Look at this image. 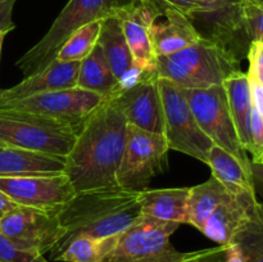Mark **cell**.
<instances>
[{
  "label": "cell",
  "mask_w": 263,
  "mask_h": 262,
  "mask_svg": "<svg viewBox=\"0 0 263 262\" xmlns=\"http://www.w3.org/2000/svg\"><path fill=\"white\" fill-rule=\"evenodd\" d=\"M79 128L68 123L17 110H0V143L63 157L73 146Z\"/></svg>",
  "instance_id": "obj_5"
},
{
  "label": "cell",
  "mask_w": 263,
  "mask_h": 262,
  "mask_svg": "<svg viewBox=\"0 0 263 262\" xmlns=\"http://www.w3.org/2000/svg\"><path fill=\"white\" fill-rule=\"evenodd\" d=\"M2 92H3V89H0V94H2Z\"/></svg>",
  "instance_id": "obj_44"
},
{
  "label": "cell",
  "mask_w": 263,
  "mask_h": 262,
  "mask_svg": "<svg viewBox=\"0 0 263 262\" xmlns=\"http://www.w3.org/2000/svg\"><path fill=\"white\" fill-rule=\"evenodd\" d=\"M184 262H225V246L189 252Z\"/></svg>",
  "instance_id": "obj_31"
},
{
  "label": "cell",
  "mask_w": 263,
  "mask_h": 262,
  "mask_svg": "<svg viewBox=\"0 0 263 262\" xmlns=\"http://www.w3.org/2000/svg\"><path fill=\"white\" fill-rule=\"evenodd\" d=\"M159 91L163 104V135L170 151L181 152L207 163L213 143L197 123L184 89L170 80L159 79Z\"/></svg>",
  "instance_id": "obj_7"
},
{
  "label": "cell",
  "mask_w": 263,
  "mask_h": 262,
  "mask_svg": "<svg viewBox=\"0 0 263 262\" xmlns=\"http://www.w3.org/2000/svg\"><path fill=\"white\" fill-rule=\"evenodd\" d=\"M0 146H5V145H4V144H2V143H0Z\"/></svg>",
  "instance_id": "obj_43"
},
{
  "label": "cell",
  "mask_w": 263,
  "mask_h": 262,
  "mask_svg": "<svg viewBox=\"0 0 263 262\" xmlns=\"http://www.w3.org/2000/svg\"><path fill=\"white\" fill-rule=\"evenodd\" d=\"M168 151L163 134L127 125L125 148L117 171L118 186L136 192L146 189L154 176L166 171Z\"/></svg>",
  "instance_id": "obj_8"
},
{
  "label": "cell",
  "mask_w": 263,
  "mask_h": 262,
  "mask_svg": "<svg viewBox=\"0 0 263 262\" xmlns=\"http://www.w3.org/2000/svg\"><path fill=\"white\" fill-rule=\"evenodd\" d=\"M257 2H259V3H261V4L263 5V0H257Z\"/></svg>",
  "instance_id": "obj_42"
},
{
  "label": "cell",
  "mask_w": 263,
  "mask_h": 262,
  "mask_svg": "<svg viewBox=\"0 0 263 262\" xmlns=\"http://www.w3.org/2000/svg\"><path fill=\"white\" fill-rule=\"evenodd\" d=\"M249 67H263V43L253 41L248 46Z\"/></svg>",
  "instance_id": "obj_35"
},
{
  "label": "cell",
  "mask_w": 263,
  "mask_h": 262,
  "mask_svg": "<svg viewBox=\"0 0 263 262\" xmlns=\"http://www.w3.org/2000/svg\"><path fill=\"white\" fill-rule=\"evenodd\" d=\"M233 241L240 247L247 262H263V202L256 203Z\"/></svg>",
  "instance_id": "obj_27"
},
{
  "label": "cell",
  "mask_w": 263,
  "mask_h": 262,
  "mask_svg": "<svg viewBox=\"0 0 263 262\" xmlns=\"http://www.w3.org/2000/svg\"><path fill=\"white\" fill-rule=\"evenodd\" d=\"M184 94L203 133L215 145L225 149L251 169V159L238 138L222 85L205 89H184Z\"/></svg>",
  "instance_id": "obj_9"
},
{
  "label": "cell",
  "mask_w": 263,
  "mask_h": 262,
  "mask_svg": "<svg viewBox=\"0 0 263 262\" xmlns=\"http://www.w3.org/2000/svg\"><path fill=\"white\" fill-rule=\"evenodd\" d=\"M15 2L17 0H0V33H8L15 28V25L12 21Z\"/></svg>",
  "instance_id": "obj_33"
},
{
  "label": "cell",
  "mask_w": 263,
  "mask_h": 262,
  "mask_svg": "<svg viewBox=\"0 0 263 262\" xmlns=\"http://www.w3.org/2000/svg\"><path fill=\"white\" fill-rule=\"evenodd\" d=\"M140 215V192L136 190L116 186L76 193L58 210L64 234L50 254L77 236L118 235Z\"/></svg>",
  "instance_id": "obj_2"
},
{
  "label": "cell",
  "mask_w": 263,
  "mask_h": 262,
  "mask_svg": "<svg viewBox=\"0 0 263 262\" xmlns=\"http://www.w3.org/2000/svg\"><path fill=\"white\" fill-rule=\"evenodd\" d=\"M249 77L258 81L259 84L263 85V67H249V71L247 72Z\"/></svg>",
  "instance_id": "obj_39"
},
{
  "label": "cell",
  "mask_w": 263,
  "mask_h": 262,
  "mask_svg": "<svg viewBox=\"0 0 263 262\" xmlns=\"http://www.w3.org/2000/svg\"><path fill=\"white\" fill-rule=\"evenodd\" d=\"M105 98L81 87L46 91L20 100L0 102V110L33 113L68 123L81 130L85 121Z\"/></svg>",
  "instance_id": "obj_10"
},
{
  "label": "cell",
  "mask_w": 263,
  "mask_h": 262,
  "mask_svg": "<svg viewBox=\"0 0 263 262\" xmlns=\"http://www.w3.org/2000/svg\"><path fill=\"white\" fill-rule=\"evenodd\" d=\"M127 125L113 97L105 98L85 121L66 157L64 174L74 192L118 186Z\"/></svg>",
  "instance_id": "obj_1"
},
{
  "label": "cell",
  "mask_w": 263,
  "mask_h": 262,
  "mask_svg": "<svg viewBox=\"0 0 263 262\" xmlns=\"http://www.w3.org/2000/svg\"><path fill=\"white\" fill-rule=\"evenodd\" d=\"M238 33L243 32L249 40L263 43V5L257 0H240L236 9Z\"/></svg>",
  "instance_id": "obj_29"
},
{
  "label": "cell",
  "mask_w": 263,
  "mask_h": 262,
  "mask_svg": "<svg viewBox=\"0 0 263 262\" xmlns=\"http://www.w3.org/2000/svg\"><path fill=\"white\" fill-rule=\"evenodd\" d=\"M249 86H251L252 104H253L254 109L263 117V85L259 84L254 79H252V77H249Z\"/></svg>",
  "instance_id": "obj_34"
},
{
  "label": "cell",
  "mask_w": 263,
  "mask_h": 262,
  "mask_svg": "<svg viewBox=\"0 0 263 262\" xmlns=\"http://www.w3.org/2000/svg\"><path fill=\"white\" fill-rule=\"evenodd\" d=\"M17 203L13 202L5 193H3L2 190H0V218H2L5 213L9 212L10 210L17 207Z\"/></svg>",
  "instance_id": "obj_38"
},
{
  "label": "cell",
  "mask_w": 263,
  "mask_h": 262,
  "mask_svg": "<svg viewBox=\"0 0 263 262\" xmlns=\"http://www.w3.org/2000/svg\"><path fill=\"white\" fill-rule=\"evenodd\" d=\"M240 71L238 54L217 39L202 36L177 53L157 58V74L182 89H205L222 85Z\"/></svg>",
  "instance_id": "obj_3"
},
{
  "label": "cell",
  "mask_w": 263,
  "mask_h": 262,
  "mask_svg": "<svg viewBox=\"0 0 263 262\" xmlns=\"http://www.w3.org/2000/svg\"><path fill=\"white\" fill-rule=\"evenodd\" d=\"M8 33H5V32H2L0 33V57H2V50H3V43H4V39H5V36H7Z\"/></svg>",
  "instance_id": "obj_40"
},
{
  "label": "cell",
  "mask_w": 263,
  "mask_h": 262,
  "mask_svg": "<svg viewBox=\"0 0 263 262\" xmlns=\"http://www.w3.org/2000/svg\"><path fill=\"white\" fill-rule=\"evenodd\" d=\"M189 190L190 188L140 190L141 213L180 225L189 223Z\"/></svg>",
  "instance_id": "obj_21"
},
{
  "label": "cell",
  "mask_w": 263,
  "mask_h": 262,
  "mask_svg": "<svg viewBox=\"0 0 263 262\" xmlns=\"http://www.w3.org/2000/svg\"><path fill=\"white\" fill-rule=\"evenodd\" d=\"M154 2L163 9L164 8H171V9L177 10V12L189 17L190 20L194 18L198 7L197 0H154Z\"/></svg>",
  "instance_id": "obj_32"
},
{
  "label": "cell",
  "mask_w": 263,
  "mask_h": 262,
  "mask_svg": "<svg viewBox=\"0 0 263 262\" xmlns=\"http://www.w3.org/2000/svg\"><path fill=\"white\" fill-rule=\"evenodd\" d=\"M222 86L228 97L231 117H233L241 146L247 153H251V117L253 104H252L248 74L240 69L229 76L222 82Z\"/></svg>",
  "instance_id": "obj_20"
},
{
  "label": "cell",
  "mask_w": 263,
  "mask_h": 262,
  "mask_svg": "<svg viewBox=\"0 0 263 262\" xmlns=\"http://www.w3.org/2000/svg\"><path fill=\"white\" fill-rule=\"evenodd\" d=\"M0 262H50L43 254L18 248L0 234Z\"/></svg>",
  "instance_id": "obj_30"
},
{
  "label": "cell",
  "mask_w": 263,
  "mask_h": 262,
  "mask_svg": "<svg viewBox=\"0 0 263 262\" xmlns=\"http://www.w3.org/2000/svg\"><path fill=\"white\" fill-rule=\"evenodd\" d=\"M179 226L141 213L118 234L108 262H184L189 252L177 251L171 243Z\"/></svg>",
  "instance_id": "obj_6"
},
{
  "label": "cell",
  "mask_w": 263,
  "mask_h": 262,
  "mask_svg": "<svg viewBox=\"0 0 263 262\" xmlns=\"http://www.w3.org/2000/svg\"><path fill=\"white\" fill-rule=\"evenodd\" d=\"M258 162H261V163H263V156L261 157V159H259V161Z\"/></svg>",
  "instance_id": "obj_41"
},
{
  "label": "cell",
  "mask_w": 263,
  "mask_h": 262,
  "mask_svg": "<svg viewBox=\"0 0 263 262\" xmlns=\"http://www.w3.org/2000/svg\"><path fill=\"white\" fill-rule=\"evenodd\" d=\"M81 62H59L54 59L45 69L25 77L20 84L3 89L0 102L20 100L46 91L76 87Z\"/></svg>",
  "instance_id": "obj_15"
},
{
  "label": "cell",
  "mask_w": 263,
  "mask_h": 262,
  "mask_svg": "<svg viewBox=\"0 0 263 262\" xmlns=\"http://www.w3.org/2000/svg\"><path fill=\"white\" fill-rule=\"evenodd\" d=\"M0 234L14 246L33 253H50L63 236L58 210L17 205L0 218Z\"/></svg>",
  "instance_id": "obj_11"
},
{
  "label": "cell",
  "mask_w": 263,
  "mask_h": 262,
  "mask_svg": "<svg viewBox=\"0 0 263 262\" xmlns=\"http://www.w3.org/2000/svg\"><path fill=\"white\" fill-rule=\"evenodd\" d=\"M158 20L151 27V41L156 57L170 55L177 53L197 43L202 33L195 28L193 21L177 10L164 8Z\"/></svg>",
  "instance_id": "obj_18"
},
{
  "label": "cell",
  "mask_w": 263,
  "mask_h": 262,
  "mask_svg": "<svg viewBox=\"0 0 263 262\" xmlns=\"http://www.w3.org/2000/svg\"><path fill=\"white\" fill-rule=\"evenodd\" d=\"M128 125L156 134H163V104L157 72L144 73L130 86L112 95Z\"/></svg>",
  "instance_id": "obj_12"
},
{
  "label": "cell",
  "mask_w": 263,
  "mask_h": 262,
  "mask_svg": "<svg viewBox=\"0 0 263 262\" xmlns=\"http://www.w3.org/2000/svg\"><path fill=\"white\" fill-rule=\"evenodd\" d=\"M136 0H68L45 35L28 49L15 66L27 77L45 69L72 32L95 21L116 15Z\"/></svg>",
  "instance_id": "obj_4"
},
{
  "label": "cell",
  "mask_w": 263,
  "mask_h": 262,
  "mask_svg": "<svg viewBox=\"0 0 263 262\" xmlns=\"http://www.w3.org/2000/svg\"><path fill=\"white\" fill-rule=\"evenodd\" d=\"M225 262H247L240 247L234 241L225 246Z\"/></svg>",
  "instance_id": "obj_37"
},
{
  "label": "cell",
  "mask_w": 263,
  "mask_h": 262,
  "mask_svg": "<svg viewBox=\"0 0 263 262\" xmlns=\"http://www.w3.org/2000/svg\"><path fill=\"white\" fill-rule=\"evenodd\" d=\"M239 2L240 0H197L198 7L194 18L211 17L213 26L210 38H230L236 27V9Z\"/></svg>",
  "instance_id": "obj_26"
},
{
  "label": "cell",
  "mask_w": 263,
  "mask_h": 262,
  "mask_svg": "<svg viewBox=\"0 0 263 262\" xmlns=\"http://www.w3.org/2000/svg\"><path fill=\"white\" fill-rule=\"evenodd\" d=\"M163 13L154 0H136L117 13L134 64L143 72H157V57L151 41V27Z\"/></svg>",
  "instance_id": "obj_14"
},
{
  "label": "cell",
  "mask_w": 263,
  "mask_h": 262,
  "mask_svg": "<svg viewBox=\"0 0 263 262\" xmlns=\"http://www.w3.org/2000/svg\"><path fill=\"white\" fill-rule=\"evenodd\" d=\"M102 21H95L71 33L57 53L55 59L59 62H81L86 58L97 45Z\"/></svg>",
  "instance_id": "obj_28"
},
{
  "label": "cell",
  "mask_w": 263,
  "mask_h": 262,
  "mask_svg": "<svg viewBox=\"0 0 263 262\" xmlns=\"http://www.w3.org/2000/svg\"><path fill=\"white\" fill-rule=\"evenodd\" d=\"M116 241L117 235L107 238L77 236L50 254V258L61 262H108Z\"/></svg>",
  "instance_id": "obj_25"
},
{
  "label": "cell",
  "mask_w": 263,
  "mask_h": 262,
  "mask_svg": "<svg viewBox=\"0 0 263 262\" xmlns=\"http://www.w3.org/2000/svg\"><path fill=\"white\" fill-rule=\"evenodd\" d=\"M76 86L94 91L104 98L112 97L120 90V82L113 74L98 43L91 53L81 61Z\"/></svg>",
  "instance_id": "obj_23"
},
{
  "label": "cell",
  "mask_w": 263,
  "mask_h": 262,
  "mask_svg": "<svg viewBox=\"0 0 263 262\" xmlns=\"http://www.w3.org/2000/svg\"><path fill=\"white\" fill-rule=\"evenodd\" d=\"M98 44L102 48L113 74L120 82V89L130 86L144 73H148L138 69L134 64L133 54L123 35L117 14L102 21Z\"/></svg>",
  "instance_id": "obj_16"
},
{
  "label": "cell",
  "mask_w": 263,
  "mask_h": 262,
  "mask_svg": "<svg viewBox=\"0 0 263 262\" xmlns=\"http://www.w3.org/2000/svg\"><path fill=\"white\" fill-rule=\"evenodd\" d=\"M0 190L18 205L48 211L59 210L76 194L66 174L0 177Z\"/></svg>",
  "instance_id": "obj_13"
},
{
  "label": "cell",
  "mask_w": 263,
  "mask_h": 262,
  "mask_svg": "<svg viewBox=\"0 0 263 262\" xmlns=\"http://www.w3.org/2000/svg\"><path fill=\"white\" fill-rule=\"evenodd\" d=\"M251 175L256 193L259 192L263 195V163L251 161Z\"/></svg>",
  "instance_id": "obj_36"
},
{
  "label": "cell",
  "mask_w": 263,
  "mask_h": 262,
  "mask_svg": "<svg viewBox=\"0 0 263 262\" xmlns=\"http://www.w3.org/2000/svg\"><path fill=\"white\" fill-rule=\"evenodd\" d=\"M257 202L256 195L230 193L211 213L200 231L220 246H228L248 220Z\"/></svg>",
  "instance_id": "obj_17"
},
{
  "label": "cell",
  "mask_w": 263,
  "mask_h": 262,
  "mask_svg": "<svg viewBox=\"0 0 263 262\" xmlns=\"http://www.w3.org/2000/svg\"><path fill=\"white\" fill-rule=\"evenodd\" d=\"M205 164L212 170V176L217 179L229 192L234 194H251L257 197L251 169L244 166L236 157L225 149L213 144Z\"/></svg>",
  "instance_id": "obj_22"
},
{
  "label": "cell",
  "mask_w": 263,
  "mask_h": 262,
  "mask_svg": "<svg viewBox=\"0 0 263 262\" xmlns=\"http://www.w3.org/2000/svg\"><path fill=\"white\" fill-rule=\"evenodd\" d=\"M230 193L213 176L205 182L190 188L187 199L189 225H193L199 231L202 230L211 213L230 195Z\"/></svg>",
  "instance_id": "obj_24"
},
{
  "label": "cell",
  "mask_w": 263,
  "mask_h": 262,
  "mask_svg": "<svg viewBox=\"0 0 263 262\" xmlns=\"http://www.w3.org/2000/svg\"><path fill=\"white\" fill-rule=\"evenodd\" d=\"M66 158L14 146H0V177L64 174Z\"/></svg>",
  "instance_id": "obj_19"
}]
</instances>
